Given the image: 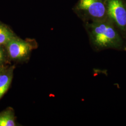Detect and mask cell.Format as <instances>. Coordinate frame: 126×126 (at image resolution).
I'll return each instance as SVG.
<instances>
[{"instance_id": "cell-7", "label": "cell", "mask_w": 126, "mask_h": 126, "mask_svg": "<svg viewBox=\"0 0 126 126\" xmlns=\"http://www.w3.org/2000/svg\"><path fill=\"white\" fill-rule=\"evenodd\" d=\"M17 36L9 25L0 20V45H5Z\"/></svg>"}, {"instance_id": "cell-8", "label": "cell", "mask_w": 126, "mask_h": 126, "mask_svg": "<svg viewBox=\"0 0 126 126\" xmlns=\"http://www.w3.org/2000/svg\"><path fill=\"white\" fill-rule=\"evenodd\" d=\"M10 64L11 61L9 60L4 45H0V65H10Z\"/></svg>"}, {"instance_id": "cell-6", "label": "cell", "mask_w": 126, "mask_h": 126, "mask_svg": "<svg viewBox=\"0 0 126 126\" xmlns=\"http://www.w3.org/2000/svg\"><path fill=\"white\" fill-rule=\"evenodd\" d=\"M16 118L13 108L9 107L0 112V126H17Z\"/></svg>"}, {"instance_id": "cell-3", "label": "cell", "mask_w": 126, "mask_h": 126, "mask_svg": "<svg viewBox=\"0 0 126 126\" xmlns=\"http://www.w3.org/2000/svg\"><path fill=\"white\" fill-rule=\"evenodd\" d=\"M4 46L11 62L22 63L29 61L32 51L37 48L38 44L34 39H23L16 36Z\"/></svg>"}, {"instance_id": "cell-2", "label": "cell", "mask_w": 126, "mask_h": 126, "mask_svg": "<svg viewBox=\"0 0 126 126\" xmlns=\"http://www.w3.org/2000/svg\"><path fill=\"white\" fill-rule=\"evenodd\" d=\"M72 10L83 23L108 19L104 0H78Z\"/></svg>"}, {"instance_id": "cell-5", "label": "cell", "mask_w": 126, "mask_h": 126, "mask_svg": "<svg viewBox=\"0 0 126 126\" xmlns=\"http://www.w3.org/2000/svg\"><path fill=\"white\" fill-rule=\"evenodd\" d=\"M15 68V65H9L0 73V100L9 89Z\"/></svg>"}, {"instance_id": "cell-1", "label": "cell", "mask_w": 126, "mask_h": 126, "mask_svg": "<svg viewBox=\"0 0 126 126\" xmlns=\"http://www.w3.org/2000/svg\"><path fill=\"white\" fill-rule=\"evenodd\" d=\"M84 23L90 44L94 50H122L124 47V38L108 19Z\"/></svg>"}, {"instance_id": "cell-4", "label": "cell", "mask_w": 126, "mask_h": 126, "mask_svg": "<svg viewBox=\"0 0 126 126\" xmlns=\"http://www.w3.org/2000/svg\"><path fill=\"white\" fill-rule=\"evenodd\" d=\"M108 19L126 38V0H104Z\"/></svg>"}, {"instance_id": "cell-9", "label": "cell", "mask_w": 126, "mask_h": 126, "mask_svg": "<svg viewBox=\"0 0 126 126\" xmlns=\"http://www.w3.org/2000/svg\"><path fill=\"white\" fill-rule=\"evenodd\" d=\"M9 65H0V73L1 72H2Z\"/></svg>"}]
</instances>
